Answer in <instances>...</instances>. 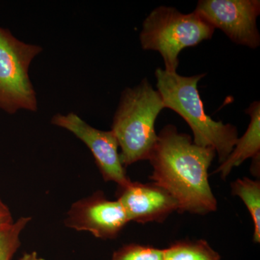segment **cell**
<instances>
[{"label": "cell", "instance_id": "6da1fadb", "mask_svg": "<svg viewBox=\"0 0 260 260\" xmlns=\"http://www.w3.org/2000/svg\"><path fill=\"white\" fill-rule=\"evenodd\" d=\"M150 155L153 167L150 179L169 193L178 204L179 213L198 215L215 212L216 198L208 180V169L216 156L213 148L194 144L190 135L167 124L158 135Z\"/></svg>", "mask_w": 260, "mask_h": 260}, {"label": "cell", "instance_id": "7a4b0ae2", "mask_svg": "<svg viewBox=\"0 0 260 260\" xmlns=\"http://www.w3.org/2000/svg\"><path fill=\"white\" fill-rule=\"evenodd\" d=\"M155 75L165 109H172L185 120L192 131L194 144L213 148L219 162H223L237 143L238 131L233 124L215 121L205 112L198 85L206 74L181 76L158 68Z\"/></svg>", "mask_w": 260, "mask_h": 260}, {"label": "cell", "instance_id": "3957f363", "mask_svg": "<svg viewBox=\"0 0 260 260\" xmlns=\"http://www.w3.org/2000/svg\"><path fill=\"white\" fill-rule=\"evenodd\" d=\"M164 109L160 93L147 78L123 90L111 130L121 149L124 167L149 160L158 139L155 121Z\"/></svg>", "mask_w": 260, "mask_h": 260}, {"label": "cell", "instance_id": "277c9868", "mask_svg": "<svg viewBox=\"0 0 260 260\" xmlns=\"http://www.w3.org/2000/svg\"><path fill=\"white\" fill-rule=\"evenodd\" d=\"M215 30L195 12L184 14L172 7L160 6L143 21L140 44L143 50L160 53L164 70L176 73L181 51L212 39Z\"/></svg>", "mask_w": 260, "mask_h": 260}, {"label": "cell", "instance_id": "5b68a950", "mask_svg": "<svg viewBox=\"0 0 260 260\" xmlns=\"http://www.w3.org/2000/svg\"><path fill=\"white\" fill-rule=\"evenodd\" d=\"M40 46L27 44L0 26V109L13 114L37 112L38 101L29 68L42 52Z\"/></svg>", "mask_w": 260, "mask_h": 260}, {"label": "cell", "instance_id": "8992f818", "mask_svg": "<svg viewBox=\"0 0 260 260\" xmlns=\"http://www.w3.org/2000/svg\"><path fill=\"white\" fill-rule=\"evenodd\" d=\"M194 12L214 28L223 30L235 44L251 49L259 47L256 20L259 0H200Z\"/></svg>", "mask_w": 260, "mask_h": 260}, {"label": "cell", "instance_id": "52a82bcc", "mask_svg": "<svg viewBox=\"0 0 260 260\" xmlns=\"http://www.w3.org/2000/svg\"><path fill=\"white\" fill-rule=\"evenodd\" d=\"M51 124L68 130L86 145L104 181H114L118 187L131 182L121 162L119 144L112 130L94 128L73 112L56 114L51 119Z\"/></svg>", "mask_w": 260, "mask_h": 260}, {"label": "cell", "instance_id": "ba28073f", "mask_svg": "<svg viewBox=\"0 0 260 260\" xmlns=\"http://www.w3.org/2000/svg\"><path fill=\"white\" fill-rule=\"evenodd\" d=\"M129 222L117 200L107 199L103 191H98L71 205L64 225L79 232H90L99 239H114Z\"/></svg>", "mask_w": 260, "mask_h": 260}, {"label": "cell", "instance_id": "9c48e42d", "mask_svg": "<svg viewBox=\"0 0 260 260\" xmlns=\"http://www.w3.org/2000/svg\"><path fill=\"white\" fill-rule=\"evenodd\" d=\"M116 196L129 221L162 223L171 214L178 212L176 200L153 182L131 181L125 186L118 187Z\"/></svg>", "mask_w": 260, "mask_h": 260}, {"label": "cell", "instance_id": "30bf717a", "mask_svg": "<svg viewBox=\"0 0 260 260\" xmlns=\"http://www.w3.org/2000/svg\"><path fill=\"white\" fill-rule=\"evenodd\" d=\"M245 112L250 116L247 129L242 138H238L232 153L215 172L220 174L222 179H225L233 169L242 165L248 158L260 156V102H253Z\"/></svg>", "mask_w": 260, "mask_h": 260}, {"label": "cell", "instance_id": "8fae6325", "mask_svg": "<svg viewBox=\"0 0 260 260\" xmlns=\"http://www.w3.org/2000/svg\"><path fill=\"white\" fill-rule=\"evenodd\" d=\"M232 194L239 197L250 213L254 223L253 241L260 242V182L248 177L238 179L232 184Z\"/></svg>", "mask_w": 260, "mask_h": 260}, {"label": "cell", "instance_id": "7c38bea8", "mask_svg": "<svg viewBox=\"0 0 260 260\" xmlns=\"http://www.w3.org/2000/svg\"><path fill=\"white\" fill-rule=\"evenodd\" d=\"M164 260H220V256L205 240H181L164 249Z\"/></svg>", "mask_w": 260, "mask_h": 260}, {"label": "cell", "instance_id": "4fadbf2b", "mask_svg": "<svg viewBox=\"0 0 260 260\" xmlns=\"http://www.w3.org/2000/svg\"><path fill=\"white\" fill-rule=\"evenodd\" d=\"M30 217H21L10 226L0 230V260H11L20 246V234Z\"/></svg>", "mask_w": 260, "mask_h": 260}, {"label": "cell", "instance_id": "5bb4252c", "mask_svg": "<svg viewBox=\"0 0 260 260\" xmlns=\"http://www.w3.org/2000/svg\"><path fill=\"white\" fill-rule=\"evenodd\" d=\"M112 260H164V249L138 244H126L114 251Z\"/></svg>", "mask_w": 260, "mask_h": 260}, {"label": "cell", "instance_id": "9a60e30c", "mask_svg": "<svg viewBox=\"0 0 260 260\" xmlns=\"http://www.w3.org/2000/svg\"><path fill=\"white\" fill-rule=\"evenodd\" d=\"M13 223L14 221L9 208L0 198V230L10 226Z\"/></svg>", "mask_w": 260, "mask_h": 260}, {"label": "cell", "instance_id": "2e32d148", "mask_svg": "<svg viewBox=\"0 0 260 260\" xmlns=\"http://www.w3.org/2000/svg\"><path fill=\"white\" fill-rule=\"evenodd\" d=\"M259 157L252 159L251 167V173H252L253 175L258 176V177H259Z\"/></svg>", "mask_w": 260, "mask_h": 260}, {"label": "cell", "instance_id": "e0dca14e", "mask_svg": "<svg viewBox=\"0 0 260 260\" xmlns=\"http://www.w3.org/2000/svg\"><path fill=\"white\" fill-rule=\"evenodd\" d=\"M20 260H45L42 259V258L39 257L38 256V254L36 251H32V252L25 253L24 254L23 256L20 258Z\"/></svg>", "mask_w": 260, "mask_h": 260}]
</instances>
